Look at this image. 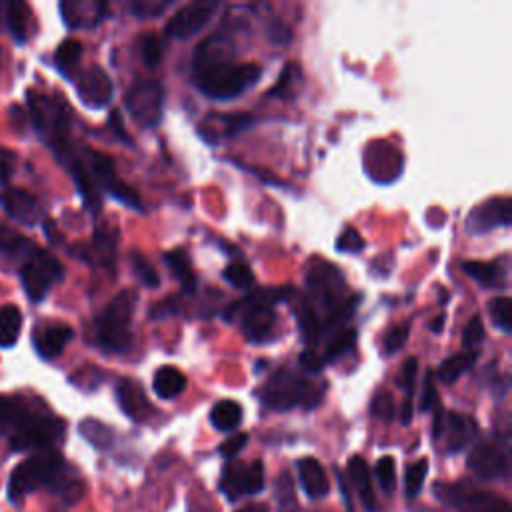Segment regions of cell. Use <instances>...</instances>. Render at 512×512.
Masks as SVG:
<instances>
[{"label":"cell","mask_w":512,"mask_h":512,"mask_svg":"<svg viewBox=\"0 0 512 512\" xmlns=\"http://www.w3.org/2000/svg\"><path fill=\"white\" fill-rule=\"evenodd\" d=\"M132 268L138 276V280L146 286V288H158L160 286V276L156 272V268L150 264V260L140 254V252H132Z\"/></svg>","instance_id":"cell-42"},{"label":"cell","mask_w":512,"mask_h":512,"mask_svg":"<svg viewBox=\"0 0 512 512\" xmlns=\"http://www.w3.org/2000/svg\"><path fill=\"white\" fill-rule=\"evenodd\" d=\"M478 360V352H458L440 362L436 376L444 384H454L462 374H466Z\"/></svg>","instance_id":"cell-32"},{"label":"cell","mask_w":512,"mask_h":512,"mask_svg":"<svg viewBox=\"0 0 512 512\" xmlns=\"http://www.w3.org/2000/svg\"><path fill=\"white\" fill-rule=\"evenodd\" d=\"M308 288L312 292V296L324 304L330 310H334L338 304H342V288H344V278L340 274V270L328 262H316L306 276Z\"/></svg>","instance_id":"cell-13"},{"label":"cell","mask_w":512,"mask_h":512,"mask_svg":"<svg viewBox=\"0 0 512 512\" xmlns=\"http://www.w3.org/2000/svg\"><path fill=\"white\" fill-rule=\"evenodd\" d=\"M252 124V116L246 112H230V114H214L204 118V122L198 126V132L208 142H218L222 138H230L246 126Z\"/></svg>","instance_id":"cell-19"},{"label":"cell","mask_w":512,"mask_h":512,"mask_svg":"<svg viewBox=\"0 0 512 512\" xmlns=\"http://www.w3.org/2000/svg\"><path fill=\"white\" fill-rule=\"evenodd\" d=\"M28 106L38 134L54 148L58 158L66 156L72 150L70 114L66 106L58 98L34 90L28 92Z\"/></svg>","instance_id":"cell-4"},{"label":"cell","mask_w":512,"mask_h":512,"mask_svg":"<svg viewBox=\"0 0 512 512\" xmlns=\"http://www.w3.org/2000/svg\"><path fill=\"white\" fill-rule=\"evenodd\" d=\"M138 52H140V58L142 62L148 66V68H154L160 58H162V46H160V40L156 38V34H144L140 36L138 40Z\"/></svg>","instance_id":"cell-45"},{"label":"cell","mask_w":512,"mask_h":512,"mask_svg":"<svg viewBox=\"0 0 512 512\" xmlns=\"http://www.w3.org/2000/svg\"><path fill=\"white\" fill-rule=\"evenodd\" d=\"M426 474H428V460H426V458H420V460H416L414 464L408 466L406 478H404L406 496L414 498V496L422 490V484H424Z\"/></svg>","instance_id":"cell-43"},{"label":"cell","mask_w":512,"mask_h":512,"mask_svg":"<svg viewBox=\"0 0 512 512\" xmlns=\"http://www.w3.org/2000/svg\"><path fill=\"white\" fill-rule=\"evenodd\" d=\"M0 204L8 218L20 222L24 226H36L42 218V210L38 200L24 188L6 186L0 194Z\"/></svg>","instance_id":"cell-17"},{"label":"cell","mask_w":512,"mask_h":512,"mask_svg":"<svg viewBox=\"0 0 512 512\" xmlns=\"http://www.w3.org/2000/svg\"><path fill=\"white\" fill-rule=\"evenodd\" d=\"M374 474H376V480H378L380 488L386 494H390L396 488V466H394V458L392 456H382L376 462Z\"/></svg>","instance_id":"cell-47"},{"label":"cell","mask_w":512,"mask_h":512,"mask_svg":"<svg viewBox=\"0 0 512 512\" xmlns=\"http://www.w3.org/2000/svg\"><path fill=\"white\" fill-rule=\"evenodd\" d=\"M42 486L52 490H68L72 486V474L66 460L52 448L32 454L12 470L8 480V498L18 504Z\"/></svg>","instance_id":"cell-1"},{"label":"cell","mask_w":512,"mask_h":512,"mask_svg":"<svg viewBox=\"0 0 512 512\" xmlns=\"http://www.w3.org/2000/svg\"><path fill=\"white\" fill-rule=\"evenodd\" d=\"M64 278V268L56 256L44 248H36L20 266V282L32 302H42L50 288Z\"/></svg>","instance_id":"cell-8"},{"label":"cell","mask_w":512,"mask_h":512,"mask_svg":"<svg viewBox=\"0 0 512 512\" xmlns=\"http://www.w3.org/2000/svg\"><path fill=\"white\" fill-rule=\"evenodd\" d=\"M246 442H248V434L238 432V434L230 436L228 440H224V442L220 444V454L226 456V458H232V456H236V454L246 446Z\"/></svg>","instance_id":"cell-58"},{"label":"cell","mask_w":512,"mask_h":512,"mask_svg":"<svg viewBox=\"0 0 512 512\" xmlns=\"http://www.w3.org/2000/svg\"><path fill=\"white\" fill-rule=\"evenodd\" d=\"M240 420H242V406L238 402L226 398V400H220L212 406L210 422L216 430L230 432L240 424Z\"/></svg>","instance_id":"cell-35"},{"label":"cell","mask_w":512,"mask_h":512,"mask_svg":"<svg viewBox=\"0 0 512 512\" xmlns=\"http://www.w3.org/2000/svg\"><path fill=\"white\" fill-rule=\"evenodd\" d=\"M38 408L16 394H0V436L14 434Z\"/></svg>","instance_id":"cell-20"},{"label":"cell","mask_w":512,"mask_h":512,"mask_svg":"<svg viewBox=\"0 0 512 512\" xmlns=\"http://www.w3.org/2000/svg\"><path fill=\"white\" fill-rule=\"evenodd\" d=\"M80 434H82L90 444H94V446L100 448V450L110 448L112 442H114V432H112L106 424H102V422H98V420H92V418H88V420H84V422L80 424Z\"/></svg>","instance_id":"cell-39"},{"label":"cell","mask_w":512,"mask_h":512,"mask_svg":"<svg viewBox=\"0 0 512 512\" xmlns=\"http://www.w3.org/2000/svg\"><path fill=\"white\" fill-rule=\"evenodd\" d=\"M468 466L476 476H480L484 480H496V478L506 476L508 456L498 444H494L490 440H484V442H478L470 450Z\"/></svg>","instance_id":"cell-15"},{"label":"cell","mask_w":512,"mask_h":512,"mask_svg":"<svg viewBox=\"0 0 512 512\" xmlns=\"http://www.w3.org/2000/svg\"><path fill=\"white\" fill-rule=\"evenodd\" d=\"M418 512H438V510H430V508H422V510H418Z\"/></svg>","instance_id":"cell-64"},{"label":"cell","mask_w":512,"mask_h":512,"mask_svg":"<svg viewBox=\"0 0 512 512\" xmlns=\"http://www.w3.org/2000/svg\"><path fill=\"white\" fill-rule=\"evenodd\" d=\"M228 64H234V44L224 34H214L204 42H200L192 58L194 76H200L204 72H210Z\"/></svg>","instance_id":"cell-14"},{"label":"cell","mask_w":512,"mask_h":512,"mask_svg":"<svg viewBox=\"0 0 512 512\" xmlns=\"http://www.w3.org/2000/svg\"><path fill=\"white\" fill-rule=\"evenodd\" d=\"M124 106L128 114L144 128H152L162 118L164 88L158 80H136L124 94Z\"/></svg>","instance_id":"cell-10"},{"label":"cell","mask_w":512,"mask_h":512,"mask_svg":"<svg viewBox=\"0 0 512 512\" xmlns=\"http://www.w3.org/2000/svg\"><path fill=\"white\" fill-rule=\"evenodd\" d=\"M72 336H74V330L68 324H50L34 332L32 344L40 358L52 360L62 354V350L68 346Z\"/></svg>","instance_id":"cell-21"},{"label":"cell","mask_w":512,"mask_h":512,"mask_svg":"<svg viewBox=\"0 0 512 512\" xmlns=\"http://www.w3.org/2000/svg\"><path fill=\"white\" fill-rule=\"evenodd\" d=\"M400 420H402V424H410V420H412V400L410 398H406L404 404H402Z\"/></svg>","instance_id":"cell-61"},{"label":"cell","mask_w":512,"mask_h":512,"mask_svg":"<svg viewBox=\"0 0 512 512\" xmlns=\"http://www.w3.org/2000/svg\"><path fill=\"white\" fill-rule=\"evenodd\" d=\"M116 398L122 412L136 422H144L152 414V406L146 394L132 380H120V384L116 386Z\"/></svg>","instance_id":"cell-24"},{"label":"cell","mask_w":512,"mask_h":512,"mask_svg":"<svg viewBox=\"0 0 512 512\" xmlns=\"http://www.w3.org/2000/svg\"><path fill=\"white\" fill-rule=\"evenodd\" d=\"M112 80L100 66H90L76 80V92L80 100L90 108H102L112 96Z\"/></svg>","instance_id":"cell-18"},{"label":"cell","mask_w":512,"mask_h":512,"mask_svg":"<svg viewBox=\"0 0 512 512\" xmlns=\"http://www.w3.org/2000/svg\"><path fill=\"white\" fill-rule=\"evenodd\" d=\"M36 248L38 246L28 236L20 234L10 226H0V254L10 262H16L18 266H22Z\"/></svg>","instance_id":"cell-26"},{"label":"cell","mask_w":512,"mask_h":512,"mask_svg":"<svg viewBox=\"0 0 512 512\" xmlns=\"http://www.w3.org/2000/svg\"><path fill=\"white\" fill-rule=\"evenodd\" d=\"M14 164H16L14 154L0 146V184H6L10 180V176L14 172Z\"/></svg>","instance_id":"cell-59"},{"label":"cell","mask_w":512,"mask_h":512,"mask_svg":"<svg viewBox=\"0 0 512 512\" xmlns=\"http://www.w3.org/2000/svg\"><path fill=\"white\" fill-rule=\"evenodd\" d=\"M136 292L122 290L118 292L108 306L94 320L96 344L110 352L122 354L132 346V316L136 308Z\"/></svg>","instance_id":"cell-3"},{"label":"cell","mask_w":512,"mask_h":512,"mask_svg":"<svg viewBox=\"0 0 512 512\" xmlns=\"http://www.w3.org/2000/svg\"><path fill=\"white\" fill-rule=\"evenodd\" d=\"M298 474H300V484L304 488V492L310 498H324L330 490V482L328 476L322 468V464L316 458H302L298 460Z\"/></svg>","instance_id":"cell-27"},{"label":"cell","mask_w":512,"mask_h":512,"mask_svg":"<svg viewBox=\"0 0 512 512\" xmlns=\"http://www.w3.org/2000/svg\"><path fill=\"white\" fill-rule=\"evenodd\" d=\"M436 404H438V390H436L434 374H432V370H428L426 376H424V386H422V396H420V410L428 412V410L436 408Z\"/></svg>","instance_id":"cell-54"},{"label":"cell","mask_w":512,"mask_h":512,"mask_svg":"<svg viewBox=\"0 0 512 512\" xmlns=\"http://www.w3.org/2000/svg\"><path fill=\"white\" fill-rule=\"evenodd\" d=\"M22 330V312L14 304L0 306V348H12Z\"/></svg>","instance_id":"cell-33"},{"label":"cell","mask_w":512,"mask_h":512,"mask_svg":"<svg viewBox=\"0 0 512 512\" xmlns=\"http://www.w3.org/2000/svg\"><path fill=\"white\" fill-rule=\"evenodd\" d=\"M298 362L300 366L306 370V372H322L324 370V356L314 352V350H304L300 356H298Z\"/></svg>","instance_id":"cell-57"},{"label":"cell","mask_w":512,"mask_h":512,"mask_svg":"<svg viewBox=\"0 0 512 512\" xmlns=\"http://www.w3.org/2000/svg\"><path fill=\"white\" fill-rule=\"evenodd\" d=\"M224 280L234 288H248L254 284V274L246 262H232L222 272Z\"/></svg>","instance_id":"cell-44"},{"label":"cell","mask_w":512,"mask_h":512,"mask_svg":"<svg viewBox=\"0 0 512 512\" xmlns=\"http://www.w3.org/2000/svg\"><path fill=\"white\" fill-rule=\"evenodd\" d=\"M152 388H154L156 396H160L162 400H172L184 392L186 376L176 366H170V364L160 366L154 372Z\"/></svg>","instance_id":"cell-29"},{"label":"cell","mask_w":512,"mask_h":512,"mask_svg":"<svg viewBox=\"0 0 512 512\" xmlns=\"http://www.w3.org/2000/svg\"><path fill=\"white\" fill-rule=\"evenodd\" d=\"M462 270L476 280L478 284L486 288L502 286L506 280V272L498 262H480V260H468L462 264Z\"/></svg>","instance_id":"cell-30"},{"label":"cell","mask_w":512,"mask_h":512,"mask_svg":"<svg viewBox=\"0 0 512 512\" xmlns=\"http://www.w3.org/2000/svg\"><path fill=\"white\" fill-rule=\"evenodd\" d=\"M276 500H278V510L280 512H294L296 510L292 480L286 472H282L276 480Z\"/></svg>","instance_id":"cell-48"},{"label":"cell","mask_w":512,"mask_h":512,"mask_svg":"<svg viewBox=\"0 0 512 512\" xmlns=\"http://www.w3.org/2000/svg\"><path fill=\"white\" fill-rule=\"evenodd\" d=\"M290 294L292 290L288 288H262L232 302L222 316L228 322L238 320L250 342H266L276 326V304Z\"/></svg>","instance_id":"cell-2"},{"label":"cell","mask_w":512,"mask_h":512,"mask_svg":"<svg viewBox=\"0 0 512 512\" xmlns=\"http://www.w3.org/2000/svg\"><path fill=\"white\" fill-rule=\"evenodd\" d=\"M434 494L458 512H510L506 498L494 492L476 490L468 484H434Z\"/></svg>","instance_id":"cell-9"},{"label":"cell","mask_w":512,"mask_h":512,"mask_svg":"<svg viewBox=\"0 0 512 512\" xmlns=\"http://www.w3.org/2000/svg\"><path fill=\"white\" fill-rule=\"evenodd\" d=\"M370 412L378 418V420H384V422H390L394 418V400L390 396V392H378L374 394L372 398V404H370Z\"/></svg>","instance_id":"cell-53"},{"label":"cell","mask_w":512,"mask_h":512,"mask_svg":"<svg viewBox=\"0 0 512 512\" xmlns=\"http://www.w3.org/2000/svg\"><path fill=\"white\" fill-rule=\"evenodd\" d=\"M0 20L16 42L28 40L30 24H32V14L28 4L16 2V0L0 2Z\"/></svg>","instance_id":"cell-25"},{"label":"cell","mask_w":512,"mask_h":512,"mask_svg":"<svg viewBox=\"0 0 512 512\" xmlns=\"http://www.w3.org/2000/svg\"><path fill=\"white\" fill-rule=\"evenodd\" d=\"M488 312H490V318H492V324L502 330L504 334H510L512 332V318H510V298L508 296H498L490 302L488 306Z\"/></svg>","instance_id":"cell-41"},{"label":"cell","mask_w":512,"mask_h":512,"mask_svg":"<svg viewBox=\"0 0 512 512\" xmlns=\"http://www.w3.org/2000/svg\"><path fill=\"white\" fill-rule=\"evenodd\" d=\"M416 376H418V358L410 356L404 360V364L400 366V372H398V386L410 396L416 388Z\"/></svg>","instance_id":"cell-51"},{"label":"cell","mask_w":512,"mask_h":512,"mask_svg":"<svg viewBox=\"0 0 512 512\" xmlns=\"http://www.w3.org/2000/svg\"><path fill=\"white\" fill-rule=\"evenodd\" d=\"M178 310H180V298H178V296H166V298H162L160 302H156V304L150 308L148 316H150L152 320H162V318H166V316L176 314Z\"/></svg>","instance_id":"cell-56"},{"label":"cell","mask_w":512,"mask_h":512,"mask_svg":"<svg viewBox=\"0 0 512 512\" xmlns=\"http://www.w3.org/2000/svg\"><path fill=\"white\" fill-rule=\"evenodd\" d=\"M364 238L360 236V232L352 226H346L342 230V234L336 240V250L338 252H346V254H358L364 250Z\"/></svg>","instance_id":"cell-50"},{"label":"cell","mask_w":512,"mask_h":512,"mask_svg":"<svg viewBox=\"0 0 512 512\" xmlns=\"http://www.w3.org/2000/svg\"><path fill=\"white\" fill-rule=\"evenodd\" d=\"M482 342H484V322L476 314L466 322L462 330V346L466 348V352H474Z\"/></svg>","instance_id":"cell-46"},{"label":"cell","mask_w":512,"mask_h":512,"mask_svg":"<svg viewBox=\"0 0 512 512\" xmlns=\"http://www.w3.org/2000/svg\"><path fill=\"white\" fill-rule=\"evenodd\" d=\"M474 434H476V422L470 416L456 414V412L444 414L440 436H444L448 452L454 454V452L464 450V446H468V442L474 438Z\"/></svg>","instance_id":"cell-23"},{"label":"cell","mask_w":512,"mask_h":512,"mask_svg":"<svg viewBox=\"0 0 512 512\" xmlns=\"http://www.w3.org/2000/svg\"><path fill=\"white\" fill-rule=\"evenodd\" d=\"M66 424L62 418L48 410H36L14 434H10V448L16 452L24 450H50L62 440Z\"/></svg>","instance_id":"cell-7"},{"label":"cell","mask_w":512,"mask_h":512,"mask_svg":"<svg viewBox=\"0 0 512 512\" xmlns=\"http://www.w3.org/2000/svg\"><path fill=\"white\" fill-rule=\"evenodd\" d=\"M300 86H302V72H300V68H298L294 62H290V64L284 66L282 74L278 76V82H276V86L270 90V96L292 98V96L298 92Z\"/></svg>","instance_id":"cell-38"},{"label":"cell","mask_w":512,"mask_h":512,"mask_svg":"<svg viewBox=\"0 0 512 512\" xmlns=\"http://www.w3.org/2000/svg\"><path fill=\"white\" fill-rule=\"evenodd\" d=\"M264 486V466L260 460L250 464L230 462L220 480V490L228 500H238L240 496L258 494Z\"/></svg>","instance_id":"cell-11"},{"label":"cell","mask_w":512,"mask_h":512,"mask_svg":"<svg viewBox=\"0 0 512 512\" xmlns=\"http://www.w3.org/2000/svg\"><path fill=\"white\" fill-rule=\"evenodd\" d=\"M164 260L172 272V276L180 282V286L184 288V292H194L196 290V274L190 266V260L186 256V250L182 248H174L170 252L164 254Z\"/></svg>","instance_id":"cell-31"},{"label":"cell","mask_w":512,"mask_h":512,"mask_svg":"<svg viewBox=\"0 0 512 512\" xmlns=\"http://www.w3.org/2000/svg\"><path fill=\"white\" fill-rule=\"evenodd\" d=\"M80 56H82V44L76 40V38H66L58 48H56V54H54V62H56V68L70 78L72 70L78 66L80 62Z\"/></svg>","instance_id":"cell-36"},{"label":"cell","mask_w":512,"mask_h":512,"mask_svg":"<svg viewBox=\"0 0 512 512\" xmlns=\"http://www.w3.org/2000/svg\"><path fill=\"white\" fill-rule=\"evenodd\" d=\"M496 226H510V198H490L478 204L466 218L470 234H484Z\"/></svg>","instance_id":"cell-16"},{"label":"cell","mask_w":512,"mask_h":512,"mask_svg":"<svg viewBox=\"0 0 512 512\" xmlns=\"http://www.w3.org/2000/svg\"><path fill=\"white\" fill-rule=\"evenodd\" d=\"M238 512H268V508L264 504H250V506L240 508Z\"/></svg>","instance_id":"cell-63"},{"label":"cell","mask_w":512,"mask_h":512,"mask_svg":"<svg viewBox=\"0 0 512 512\" xmlns=\"http://www.w3.org/2000/svg\"><path fill=\"white\" fill-rule=\"evenodd\" d=\"M172 6V0H134L130 4V10L138 18H154L166 12Z\"/></svg>","instance_id":"cell-49"},{"label":"cell","mask_w":512,"mask_h":512,"mask_svg":"<svg viewBox=\"0 0 512 512\" xmlns=\"http://www.w3.org/2000/svg\"><path fill=\"white\" fill-rule=\"evenodd\" d=\"M260 398L264 406L284 412L294 406L314 408L322 398V390L314 382L304 380L294 372L278 370L260 390Z\"/></svg>","instance_id":"cell-5"},{"label":"cell","mask_w":512,"mask_h":512,"mask_svg":"<svg viewBox=\"0 0 512 512\" xmlns=\"http://www.w3.org/2000/svg\"><path fill=\"white\" fill-rule=\"evenodd\" d=\"M106 4L98 0H68L60 2V14L70 28H90L104 16Z\"/></svg>","instance_id":"cell-22"},{"label":"cell","mask_w":512,"mask_h":512,"mask_svg":"<svg viewBox=\"0 0 512 512\" xmlns=\"http://www.w3.org/2000/svg\"><path fill=\"white\" fill-rule=\"evenodd\" d=\"M262 76V68L254 62L246 64H228L200 76H194L196 86L202 94L214 100H232L246 90H250L258 78Z\"/></svg>","instance_id":"cell-6"},{"label":"cell","mask_w":512,"mask_h":512,"mask_svg":"<svg viewBox=\"0 0 512 512\" xmlns=\"http://www.w3.org/2000/svg\"><path fill=\"white\" fill-rule=\"evenodd\" d=\"M102 188H104L106 194H110L114 200L122 202L124 206L134 208V210H142V200H140V196L136 194V190H134L132 186H128L126 182H122L116 174L110 176V178H106V180L102 182Z\"/></svg>","instance_id":"cell-37"},{"label":"cell","mask_w":512,"mask_h":512,"mask_svg":"<svg viewBox=\"0 0 512 512\" xmlns=\"http://www.w3.org/2000/svg\"><path fill=\"white\" fill-rule=\"evenodd\" d=\"M220 8L218 2H208V0H196L188 2L182 8L176 10V14L168 20L164 32L170 38L178 40H188L194 34H198L214 16V12Z\"/></svg>","instance_id":"cell-12"},{"label":"cell","mask_w":512,"mask_h":512,"mask_svg":"<svg viewBox=\"0 0 512 512\" xmlns=\"http://www.w3.org/2000/svg\"><path fill=\"white\" fill-rule=\"evenodd\" d=\"M444 320H446V316H444V314H438V316L430 322V330H432V332H442Z\"/></svg>","instance_id":"cell-62"},{"label":"cell","mask_w":512,"mask_h":512,"mask_svg":"<svg viewBox=\"0 0 512 512\" xmlns=\"http://www.w3.org/2000/svg\"><path fill=\"white\" fill-rule=\"evenodd\" d=\"M294 314H296L298 328H300V334H302L304 342L306 344H316L318 338H320V332H322V324H320V318H318L316 310L312 308V304L308 300L296 302Z\"/></svg>","instance_id":"cell-34"},{"label":"cell","mask_w":512,"mask_h":512,"mask_svg":"<svg viewBox=\"0 0 512 512\" xmlns=\"http://www.w3.org/2000/svg\"><path fill=\"white\" fill-rule=\"evenodd\" d=\"M346 470H348V476H350L352 484L356 486V492H358L364 508L368 512H376V496H374V490H372V480H370V472H368L366 462L360 456H352L348 460Z\"/></svg>","instance_id":"cell-28"},{"label":"cell","mask_w":512,"mask_h":512,"mask_svg":"<svg viewBox=\"0 0 512 512\" xmlns=\"http://www.w3.org/2000/svg\"><path fill=\"white\" fill-rule=\"evenodd\" d=\"M114 246H116V240L112 238V234L108 230H96V234H94V248H96V254L104 262L114 258Z\"/></svg>","instance_id":"cell-55"},{"label":"cell","mask_w":512,"mask_h":512,"mask_svg":"<svg viewBox=\"0 0 512 512\" xmlns=\"http://www.w3.org/2000/svg\"><path fill=\"white\" fill-rule=\"evenodd\" d=\"M110 126L114 128V132H116V136H118L120 140H124V142H128V140H130V138H128V134L124 132V124H122L120 114H118L116 110H112V114H110Z\"/></svg>","instance_id":"cell-60"},{"label":"cell","mask_w":512,"mask_h":512,"mask_svg":"<svg viewBox=\"0 0 512 512\" xmlns=\"http://www.w3.org/2000/svg\"><path fill=\"white\" fill-rule=\"evenodd\" d=\"M356 344V330L354 328H342L338 330L326 344V352H324V360H334L340 358L342 354H346L352 346Z\"/></svg>","instance_id":"cell-40"},{"label":"cell","mask_w":512,"mask_h":512,"mask_svg":"<svg viewBox=\"0 0 512 512\" xmlns=\"http://www.w3.org/2000/svg\"><path fill=\"white\" fill-rule=\"evenodd\" d=\"M408 332H410V324H408V322H402V324L392 326V328L386 332V336H384V352H386V354L398 352V350L406 344Z\"/></svg>","instance_id":"cell-52"}]
</instances>
